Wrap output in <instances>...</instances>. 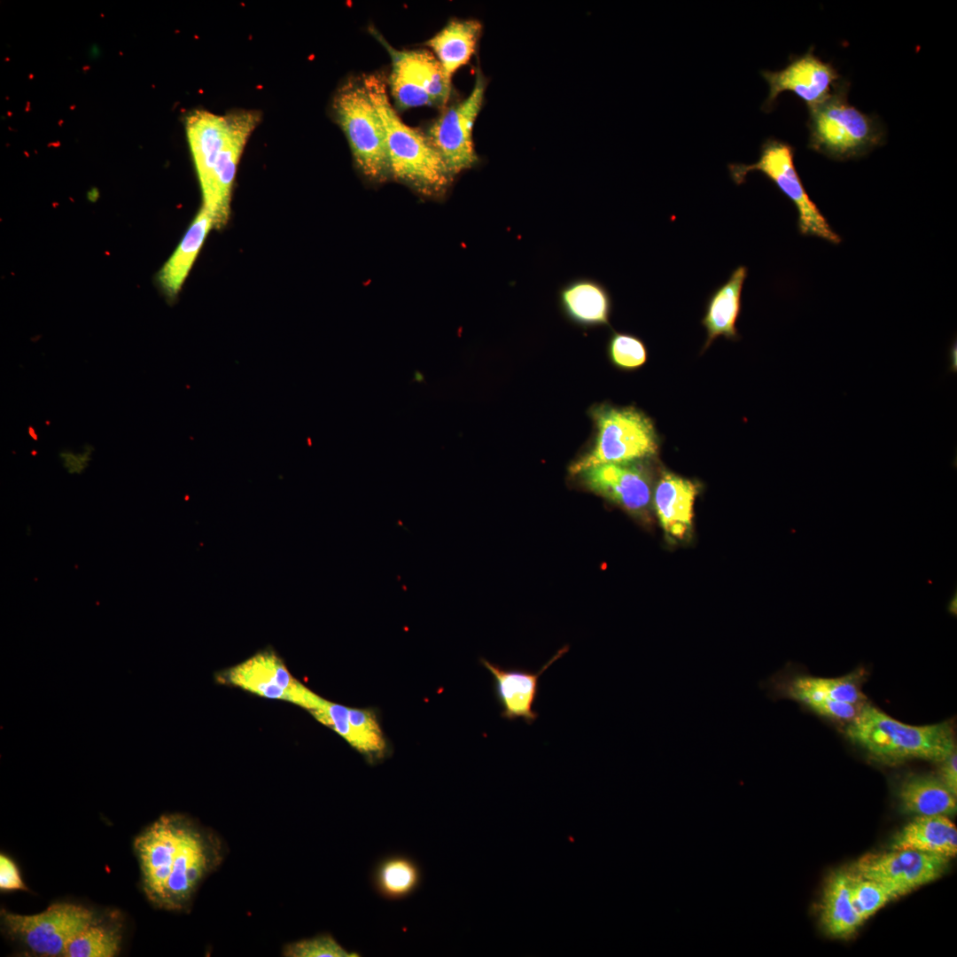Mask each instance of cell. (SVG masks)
I'll use <instances>...</instances> for the list:
<instances>
[{"label":"cell","mask_w":957,"mask_h":957,"mask_svg":"<svg viewBox=\"0 0 957 957\" xmlns=\"http://www.w3.org/2000/svg\"><path fill=\"white\" fill-rule=\"evenodd\" d=\"M142 889L156 907L189 909L203 881L222 863L224 843L211 829L182 813H165L135 839Z\"/></svg>","instance_id":"6da1fadb"},{"label":"cell","mask_w":957,"mask_h":957,"mask_svg":"<svg viewBox=\"0 0 957 957\" xmlns=\"http://www.w3.org/2000/svg\"><path fill=\"white\" fill-rule=\"evenodd\" d=\"M362 80L385 128L392 176L424 196L445 194L454 177L440 153L425 134L401 120L382 74H363Z\"/></svg>","instance_id":"7a4b0ae2"},{"label":"cell","mask_w":957,"mask_h":957,"mask_svg":"<svg viewBox=\"0 0 957 957\" xmlns=\"http://www.w3.org/2000/svg\"><path fill=\"white\" fill-rule=\"evenodd\" d=\"M846 738L870 756L892 763L918 759L942 762L955 751L952 725L902 723L869 704H863L844 727Z\"/></svg>","instance_id":"3957f363"},{"label":"cell","mask_w":957,"mask_h":957,"mask_svg":"<svg viewBox=\"0 0 957 957\" xmlns=\"http://www.w3.org/2000/svg\"><path fill=\"white\" fill-rule=\"evenodd\" d=\"M848 82L841 81L824 101L809 108L808 147L835 160L864 156L881 145L885 132L879 120L847 100Z\"/></svg>","instance_id":"277c9868"},{"label":"cell","mask_w":957,"mask_h":957,"mask_svg":"<svg viewBox=\"0 0 957 957\" xmlns=\"http://www.w3.org/2000/svg\"><path fill=\"white\" fill-rule=\"evenodd\" d=\"M595 426L590 450L570 466L572 474L603 463H625L656 455L659 438L652 420L634 407L603 404L591 409Z\"/></svg>","instance_id":"5b68a950"},{"label":"cell","mask_w":957,"mask_h":957,"mask_svg":"<svg viewBox=\"0 0 957 957\" xmlns=\"http://www.w3.org/2000/svg\"><path fill=\"white\" fill-rule=\"evenodd\" d=\"M332 111L361 173L377 183L392 176L385 128L362 77L350 78L338 89Z\"/></svg>","instance_id":"8992f818"},{"label":"cell","mask_w":957,"mask_h":957,"mask_svg":"<svg viewBox=\"0 0 957 957\" xmlns=\"http://www.w3.org/2000/svg\"><path fill=\"white\" fill-rule=\"evenodd\" d=\"M733 182L740 185L752 171H759L786 196L798 212V229L803 236H814L833 244L841 237L830 227L820 209L810 198L794 164V148L784 141L766 139L761 145L759 158L753 164L728 165Z\"/></svg>","instance_id":"52a82bcc"},{"label":"cell","mask_w":957,"mask_h":957,"mask_svg":"<svg viewBox=\"0 0 957 957\" xmlns=\"http://www.w3.org/2000/svg\"><path fill=\"white\" fill-rule=\"evenodd\" d=\"M97 920L92 910L72 903H55L31 915L1 911L4 932L31 953L47 957L64 956L69 941Z\"/></svg>","instance_id":"ba28073f"},{"label":"cell","mask_w":957,"mask_h":957,"mask_svg":"<svg viewBox=\"0 0 957 957\" xmlns=\"http://www.w3.org/2000/svg\"><path fill=\"white\" fill-rule=\"evenodd\" d=\"M486 88V80L478 69L469 96L446 108L425 134L453 177L478 162L472 129L483 105Z\"/></svg>","instance_id":"9c48e42d"},{"label":"cell","mask_w":957,"mask_h":957,"mask_svg":"<svg viewBox=\"0 0 957 957\" xmlns=\"http://www.w3.org/2000/svg\"><path fill=\"white\" fill-rule=\"evenodd\" d=\"M217 681L261 697L290 702L308 712L320 698L293 677L283 659L272 650L260 651L222 671Z\"/></svg>","instance_id":"30bf717a"},{"label":"cell","mask_w":957,"mask_h":957,"mask_svg":"<svg viewBox=\"0 0 957 957\" xmlns=\"http://www.w3.org/2000/svg\"><path fill=\"white\" fill-rule=\"evenodd\" d=\"M948 863L949 858L937 854L891 849L861 857L850 871L882 883L896 899L940 877Z\"/></svg>","instance_id":"8fae6325"},{"label":"cell","mask_w":957,"mask_h":957,"mask_svg":"<svg viewBox=\"0 0 957 957\" xmlns=\"http://www.w3.org/2000/svg\"><path fill=\"white\" fill-rule=\"evenodd\" d=\"M762 77L769 86L768 96L763 105L770 111L783 91H791L812 108L830 96L841 82L836 69L829 62L821 60L811 47L805 54L792 57L789 64L780 71H761Z\"/></svg>","instance_id":"7c38bea8"},{"label":"cell","mask_w":957,"mask_h":957,"mask_svg":"<svg viewBox=\"0 0 957 957\" xmlns=\"http://www.w3.org/2000/svg\"><path fill=\"white\" fill-rule=\"evenodd\" d=\"M578 474L587 489L630 513L642 515L649 510L651 478L638 462L603 463Z\"/></svg>","instance_id":"4fadbf2b"},{"label":"cell","mask_w":957,"mask_h":957,"mask_svg":"<svg viewBox=\"0 0 957 957\" xmlns=\"http://www.w3.org/2000/svg\"><path fill=\"white\" fill-rule=\"evenodd\" d=\"M861 674L823 678L787 670L765 684L774 698H787L804 707L815 701H837L862 705L867 699L861 690Z\"/></svg>","instance_id":"5bb4252c"},{"label":"cell","mask_w":957,"mask_h":957,"mask_svg":"<svg viewBox=\"0 0 957 957\" xmlns=\"http://www.w3.org/2000/svg\"><path fill=\"white\" fill-rule=\"evenodd\" d=\"M568 650L569 647L564 646L537 672L519 667L504 668L480 658V663L492 674L494 696L502 707L501 716L503 719H521L527 725L537 720L539 713L533 709V704L540 691V678L549 665Z\"/></svg>","instance_id":"9a60e30c"},{"label":"cell","mask_w":957,"mask_h":957,"mask_svg":"<svg viewBox=\"0 0 957 957\" xmlns=\"http://www.w3.org/2000/svg\"><path fill=\"white\" fill-rule=\"evenodd\" d=\"M259 121L258 112L237 111L233 132L218 154L209 191L203 197V206L212 214L214 227L225 224L229 217L231 189L237 163L244 146Z\"/></svg>","instance_id":"2e32d148"},{"label":"cell","mask_w":957,"mask_h":957,"mask_svg":"<svg viewBox=\"0 0 957 957\" xmlns=\"http://www.w3.org/2000/svg\"><path fill=\"white\" fill-rule=\"evenodd\" d=\"M237 118V111L227 115L196 111L187 119L188 141L203 197L209 191L216 159L230 139Z\"/></svg>","instance_id":"e0dca14e"},{"label":"cell","mask_w":957,"mask_h":957,"mask_svg":"<svg viewBox=\"0 0 957 957\" xmlns=\"http://www.w3.org/2000/svg\"><path fill=\"white\" fill-rule=\"evenodd\" d=\"M697 483L673 472L662 471L652 494L659 523L669 538L683 540L692 526Z\"/></svg>","instance_id":"ac0fdd59"},{"label":"cell","mask_w":957,"mask_h":957,"mask_svg":"<svg viewBox=\"0 0 957 957\" xmlns=\"http://www.w3.org/2000/svg\"><path fill=\"white\" fill-rule=\"evenodd\" d=\"M558 304L564 315L583 328L609 326L612 299L599 281L579 277L560 287Z\"/></svg>","instance_id":"d6986e66"},{"label":"cell","mask_w":957,"mask_h":957,"mask_svg":"<svg viewBox=\"0 0 957 957\" xmlns=\"http://www.w3.org/2000/svg\"><path fill=\"white\" fill-rule=\"evenodd\" d=\"M747 273L745 266L737 267L728 279L709 296L701 321L706 331L702 352L720 336L731 340L739 338L735 325L742 309V292Z\"/></svg>","instance_id":"ffe728a7"},{"label":"cell","mask_w":957,"mask_h":957,"mask_svg":"<svg viewBox=\"0 0 957 957\" xmlns=\"http://www.w3.org/2000/svg\"><path fill=\"white\" fill-rule=\"evenodd\" d=\"M891 849H909L950 859L957 853V829L948 816L918 815L896 833Z\"/></svg>","instance_id":"44dd1931"},{"label":"cell","mask_w":957,"mask_h":957,"mask_svg":"<svg viewBox=\"0 0 957 957\" xmlns=\"http://www.w3.org/2000/svg\"><path fill=\"white\" fill-rule=\"evenodd\" d=\"M369 29L385 48L391 58L397 60L408 76L429 95L433 105L445 107L451 95L452 81L446 76L437 58L425 50H396L375 27H370Z\"/></svg>","instance_id":"7402d4cb"},{"label":"cell","mask_w":957,"mask_h":957,"mask_svg":"<svg viewBox=\"0 0 957 957\" xmlns=\"http://www.w3.org/2000/svg\"><path fill=\"white\" fill-rule=\"evenodd\" d=\"M897 797L902 812L918 815H953L956 796L938 776L913 774L899 783Z\"/></svg>","instance_id":"603a6c76"},{"label":"cell","mask_w":957,"mask_h":957,"mask_svg":"<svg viewBox=\"0 0 957 957\" xmlns=\"http://www.w3.org/2000/svg\"><path fill=\"white\" fill-rule=\"evenodd\" d=\"M482 24L473 19H451L440 31L424 44L436 54L448 80L475 53Z\"/></svg>","instance_id":"cb8c5ba5"},{"label":"cell","mask_w":957,"mask_h":957,"mask_svg":"<svg viewBox=\"0 0 957 957\" xmlns=\"http://www.w3.org/2000/svg\"><path fill=\"white\" fill-rule=\"evenodd\" d=\"M213 227L214 220L212 214L202 206L182 241L160 271V284L168 297L174 298L180 291Z\"/></svg>","instance_id":"d4e9b609"},{"label":"cell","mask_w":957,"mask_h":957,"mask_svg":"<svg viewBox=\"0 0 957 957\" xmlns=\"http://www.w3.org/2000/svg\"><path fill=\"white\" fill-rule=\"evenodd\" d=\"M820 917L823 930L833 938H847L862 924L851 901L848 872L837 871L829 878Z\"/></svg>","instance_id":"484cf974"},{"label":"cell","mask_w":957,"mask_h":957,"mask_svg":"<svg viewBox=\"0 0 957 957\" xmlns=\"http://www.w3.org/2000/svg\"><path fill=\"white\" fill-rule=\"evenodd\" d=\"M422 869L411 857L393 853L380 859L374 866L370 881L381 898L397 901L413 895L422 883Z\"/></svg>","instance_id":"4316f807"},{"label":"cell","mask_w":957,"mask_h":957,"mask_svg":"<svg viewBox=\"0 0 957 957\" xmlns=\"http://www.w3.org/2000/svg\"><path fill=\"white\" fill-rule=\"evenodd\" d=\"M121 932L118 925L98 919L74 936L67 944L65 957H113L121 949Z\"/></svg>","instance_id":"83f0119b"},{"label":"cell","mask_w":957,"mask_h":957,"mask_svg":"<svg viewBox=\"0 0 957 957\" xmlns=\"http://www.w3.org/2000/svg\"><path fill=\"white\" fill-rule=\"evenodd\" d=\"M348 719L353 732L352 747L362 754L368 763L384 759L388 746L376 713L371 709L348 708Z\"/></svg>","instance_id":"f1b7e54d"},{"label":"cell","mask_w":957,"mask_h":957,"mask_svg":"<svg viewBox=\"0 0 957 957\" xmlns=\"http://www.w3.org/2000/svg\"><path fill=\"white\" fill-rule=\"evenodd\" d=\"M852 904L864 922L895 899L891 891L882 883L848 872Z\"/></svg>","instance_id":"f546056e"},{"label":"cell","mask_w":957,"mask_h":957,"mask_svg":"<svg viewBox=\"0 0 957 957\" xmlns=\"http://www.w3.org/2000/svg\"><path fill=\"white\" fill-rule=\"evenodd\" d=\"M607 354L617 368L632 370L643 366L648 359L644 342L635 335L613 331L607 343Z\"/></svg>","instance_id":"4dcf8cb0"},{"label":"cell","mask_w":957,"mask_h":957,"mask_svg":"<svg viewBox=\"0 0 957 957\" xmlns=\"http://www.w3.org/2000/svg\"><path fill=\"white\" fill-rule=\"evenodd\" d=\"M391 59L393 67L388 84L397 109L433 105L429 95L408 76L401 65L397 60Z\"/></svg>","instance_id":"1f68e13d"},{"label":"cell","mask_w":957,"mask_h":957,"mask_svg":"<svg viewBox=\"0 0 957 957\" xmlns=\"http://www.w3.org/2000/svg\"><path fill=\"white\" fill-rule=\"evenodd\" d=\"M286 957H358L360 954L344 948L331 934H319L310 938L287 944L283 948Z\"/></svg>","instance_id":"d6a6232c"},{"label":"cell","mask_w":957,"mask_h":957,"mask_svg":"<svg viewBox=\"0 0 957 957\" xmlns=\"http://www.w3.org/2000/svg\"><path fill=\"white\" fill-rule=\"evenodd\" d=\"M93 448L86 446L81 451L64 450L58 455L62 467L70 475H81L89 466Z\"/></svg>","instance_id":"836d02e7"},{"label":"cell","mask_w":957,"mask_h":957,"mask_svg":"<svg viewBox=\"0 0 957 957\" xmlns=\"http://www.w3.org/2000/svg\"><path fill=\"white\" fill-rule=\"evenodd\" d=\"M0 889L1 891H26L19 868L6 855H0Z\"/></svg>","instance_id":"e575fe53"},{"label":"cell","mask_w":957,"mask_h":957,"mask_svg":"<svg viewBox=\"0 0 957 957\" xmlns=\"http://www.w3.org/2000/svg\"><path fill=\"white\" fill-rule=\"evenodd\" d=\"M939 778L946 788L957 797V754L956 751L943 760Z\"/></svg>","instance_id":"d590c367"},{"label":"cell","mask_w":957,"mask_h":957,"mask_svg":"<svg viewBox=\"0 0 957 957\" xmlns=\"http://www.w3.org/2000/svg\"><path fill=\"white\" fill-rule=\"evenodd\" d=\"M957 370V346L954 340L949 348V366L947 372H956Z\"/></svg>","instance_id":"8d00e7d4"},{"label":"cell","mask_w":957,"mask_h":957,"mask_svg":"<svg viewBox=\"0 0 957 957\" xmlns=\"http://www.w3.org/2000/svg\"><path fill=\"white\" fill-rule=\"evenodd\" d=\"M948 609L953 614H956V595H954L952 601L950 602Z\"/></svg>","instance_id":"74e56055"}]
</instances>
